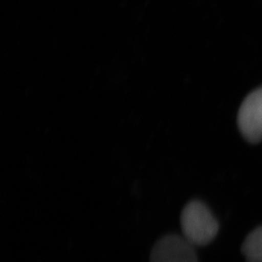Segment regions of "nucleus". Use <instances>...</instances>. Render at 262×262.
<instances>
[{
	"label": "nucleus",
	"mask_w": 262,
	"mask_h": 262,
	"mask_svg": "<svg viewBox=\"0 0 262 262\" xmlns=\"http://www.w3.org/2000/svg\"><path fill=\"white\" fill-rule=\"evenodd\" d=\"M183 236L194 247L211 243L219 232V223L205 203L191 200L181 213Z\"/></svg>",
	"instance_id": "f257e3e1"
},
{
	"label": "nucleus",
	"mask_w": 262,
	"mask_h": 262,
	"mask_svg": "<svg viewBox=\"0 0 262 262\" xmlns=\"http://www.w3.org/2000/svg\"><path fill=\"white\" fill-rule=\"evenodd\" d=\"M237 122L246 140L253 144L262 140V86L244 99L238 112Z\"/></svg>",
	"instance_id": "f03ea898"
},
{
	"label": "nucleus",
	"mask_w": 262,
	"mask_h": 262,
	"mask_svg": "<svg viewBox=\"0 0 262 262\" xmlns=\"http://www.w3.org/2000/svg\"><path fill=\"white\" fill-rule=\"evenodd\" d=\"M150 262H198L194 246L184 236L170 234L159 239L150 253Z\"/></svg>",
	"instance_id": "7ed1b4c3"
},
{
	"label": "nucleus",
	"mask_w": 262,
	"mask_h": 262,
	"mask_svg": "<svg viewBox=\"0 0 262 262\" xmlns=\"http://www.w3.org/2000/svg\"><path fill=\"white\" fill-rule=\"evenodd\" d=\"M242 253L247 262H262V226L253 229L246 237Z\"/></svg>",
	"instance_id": "20e7f679"
}]
</instances>
